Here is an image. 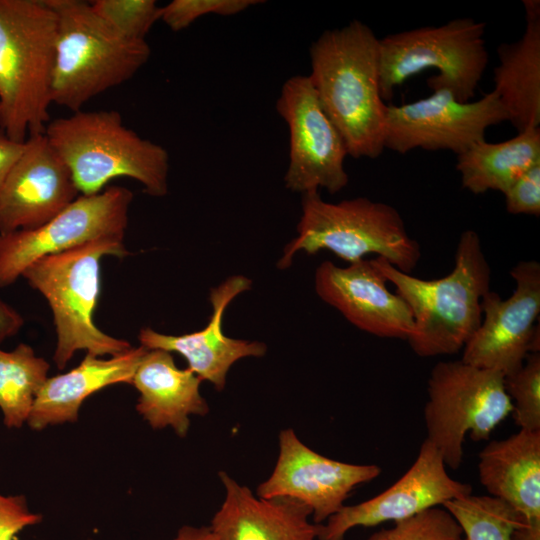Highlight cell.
Wrapping results in <instances>:
<instances>
[{
    "mask_svg": "<svg viewBox=\"0 0 540 540\" xmlns=\"http://www.w3.org/2000/svg\"><path fill=\"white\" fill-rule=\"evenodd\" d=\"M523 5L524 33L498 46L493 90L518 132L540 126V1L524 0Z\"/></svg>",
    "mask_w": 540,
    "mask_h": 540,
    "instance_id": "obj_23",
    "label": "cell"
},
{
    "mask_svg": "<svg viewBox=\"0 0 540 540\" xmlns=\"http://www.w3.org/2000/svg\"><path fill=\"white\" fill-rule=\"evenodd\" d=\"M261 2L258 0H173L161 7L160 20L172 31H181L204 15L230 16Z\"/></svg>",
    "mask_w": 540,
    "mask_h": 540,
    "instance_id": "obj_30",
    "label": "cell"
},
{
    "mask_svg": "<svg viewBox=\"0 0 540 540\" xmlns=\"http://www.w3.org/2000/svg\"><path fill=\"white\" fill-rule=\"evenodd\" d=\"M507 113L494 91L461 102L446 89L403 105H387L384 146L404 154L413 149L449 150L459 155L485 139L486 130Z\"/></svg>",
    "mask_w": 540,
    "mask_h": 540,
    "instance_id": "obj_11",
    "label": "cell"
},
{
    "mask_svg": "<svg viewBox=\"0 0 540 540\" xmlns=\"http://www.w3.org/2000/svg\"><path fill=\"white\" fill-rule=\"evenodd\" d=\"M301 208L298 235L277 264L281 270L301 250L308 255L328 250L349 264L376 254L408 274L420 260L419 243L408 234L398 210L387 203L366 197L330 203L316 190L302 194Z\"/></svg>",
    "mask_w": 540,
    "mask_h": 540,
    "instance_id": "obj_7",
    "label": "cell"
},
{
    "mask_svg": "<svg viewBox=\"0 0 540 540\" xmlns=\"http://www.w3.org/2000/svg\"><path fill=\"white\" fill-rule=\"evenodd\" d=\"M56 34L47 0H0V129L14 141L51 121Z\"/></svg>",
    "mask_w": 540,
    "mask_h": 540,
    "instance_id": "obj_4",
    "label": "cell"
},
{
    "mask_svg": "<svg viewBox=\"0 0 540 540\" xmlns=\"http://www.w3.org/2000/svg\"><path fill=\"white\" fill-rule=\"evenodd\" d=\"M201 382L189 368H178L170 352L147 349L131 382L139 392L136 409L153 429L171 427L184 438L189 417L209 412L200 393Z\"/></svg>",
    "mask_w": 540,
    "mask_h": 540,
    "instance_id": "obj_20",
    "label": "cell"
},
{
    "mask_svg": "<svg viewBox=\"0 0 540 540\" xmlns=\"http://www.w3.org/2000/svg\"><path fill=\"white\" fill-rule=\"evenodd\" d=\"M427 394L426 439L454 470L462 463L466 435L473 441L488 440L513 410L500 372L462 360L438 362L430 372Z\"/></svg>",
    "mask_w": 540,
    "mask_h": 540,
    "instance_id": "obj_9",
    "label": "cell"
},
{
    "mask_svg": "<svg viewBox=\"0 0 540 540\" xmlns=\"http://www.w3.org/2000/svg\"><path fill=\"white\" fill-rule=\"evenodd\" d=\"M24 149V142L12 140L0 129V189Z\"/></svg>",
    "mask_w": 540,
    "mask_h": 540,
    "instance_id": "obj_33",
    "label": "cell"
},
{
    "mask_svg": "<svg viewBox=\"0 0 540 540\" xmlns=\"http://www.w3.org/2000/svg\"><path fill=\"white\" fill-rule=\"evenodd\" d=\"M463 532L453 516L443 507L428 509L411 518L381 529L367 540H463Z\"/></svg>",
    "mask_w": 540,
    "mask_h": 540,
    "instance_id": "obj_29",
    "label": "cell"
},
{
    "mask_svg": "<svg viewBox=\"0 0 540 540\" xmlns=\"http://www.w3.org/2000/svg\"><path fill=\"white\" fill-rule=\"evenodd\" d=\"M251 285V280L245 276L228 277L210 291L212 314L203 329L183 335H167L144 327L138 335L140 346L180 354L187 361L188 368L202 381L206 380L217 391H222L227 373L236 361L246 357H262L267 351L263 342L228 337L222 328L228 305L236 296L249 290Z\"/></svg>",
    "mask_w": 540,
    "mask_h": 540,
    "instance_id": "obj_18",
    "label": "cell"
},
{
    "mask_svg": "<svg viewBox=\"0 0 540 540\" xmlns=\"http://www.w3.org/2000/svg\"><path fill=\"white\" fill-rule=\"evenodd\" d=\"M49 368V363L25 343L12 351L0 349V409L8 428L27 422Z\"/></svg>",
    "mask_w": 540,
    "mask_h": 540,
    "instance_id": "obj_25",
    "label": "cell"
},
{
    "mask_svg": "<svg viewBox=\"0 0 540 540\" xmlns=\"http://www.w3.org/2000/svg\"><path fill=\"white\" fill-rule=\"evenodd\" d=\"M504 384L516 425L540 431V353L529 354L518 371L504 377Z\"/></svg>",
    "mask_w": 540,
    "mask_h": 540,
    "instance_id": "obj_27",
    "label": "cell"
},
{
    "mask_svg": "<svg viewBox=\"0 0 540 540\" xmlns=\"http://www.w3.org/2000/svg\"><path fill=\"white\" fill-rule=\"evenodd\" d=\"M90 3L113 29L134 41H146V35L161 16V7L155 0H96Z\"/></svg>",
    "mask_w": 540,
    "mask_h": 540,
    "instance_id": "obj_28",
    "label": "cell"
},
{
    "mask_svg": "<svg viewBox=\"0 0 540 540\" xmlns=\"http://www.w3.org/2000/svg\"><path fill=\"white\" fill-rule=\"evenodd\" d=\"M278 442L275 467L256 495L299 502L311 510L315 524L326 522L344 506L353 489L381 473L375 464H351L323 456L305 445L292 429L282 430Z\"/></svg>",
    "mask_w": 540,
    "mask_h": 540,
    "instance_id": "obj_14",
    "label": "cell"
},
{
    "mask_svg": "<svg viewBox=\"0 0 540 540\" xmlns=\"http://www.w3.org/2000/svg\"><path fill=\"white\" fill-rule=\"evenodd\" d=\"M540 163V126H532L508 140L485 139L457 155L462 186L474 194H502L527 170Z\"/></svg>",
    "mask_w": 540,
    "mask_h": 540,
    "instance_id": "obj_24",
    "label": "cell"
},
{
    "mask_svg": "<svg viewBox=\"0 0 540 540\" xmlns=\"http://www.w3.org/2000/svg\"><path fill=\"white\" fill-rule=\"evenodd\" d=\"M308 75L348 155L377 158L385 138L379 39L359 20L324 31L310 47Z\"/></svg>",
    "mask_w": 540,
    "mask_h": 540,
    "instance_id": "obj_1",
    "label": "cell"
},
{
    "mask_svg": "<svg viewBox=\"0 0 540 540\" xmlns=\"http://www.w3.org/2000/svg\"><path fill=\"white\" fill-rule=\"evenodd\" d=\"M472 493L470 484L451 478L438 449L423 441L412 466L388 489L355 505H344L318 524V540H344L355 527L399 522Z\"/></svg>",
    "mask_w": 540,
    "mask_h": 540,
    "instance_id": "obj_15",
    "label": "cell"
},
{
    "mask_svg": "<svg viewBox=\"0 0 540 540\" xmlns=\"http://www.w3.org/2000/svg\"><path fill=\"white\" fill-rule=\"evenodd\" d=\"M225 498L210 528L218 540H315L311 510L292 499L254 495L226 472H219Z\"/></svg>",
    "mask_w": 540,
    "mask_h": 540,
    "instance_id": "obj_19",
    "label": "cell"
},
{
    "mask_svg": "<svg viewBox=\"0 0 540 540\" xmlns=\"http://www.w3.org/2000/svg\"><path fill=\"white\" fill-rule=\"evenodd\" d=\"M463 540H465V538H463Z\"/></svg>",
    "mask_w": 540,
    "mask_h": 540,
    "instance_id": "obj_36",
    "label": "cell"
},
{
    "mask_svg": "<svg viewBox=\"0 0 540 540\" xmlns=\"http://www.w3.org/2000/svg\"><path fill=\"white\" fill-rule=\"evenodd\" d=\"M129 252L122 238H99L29 265L22 276L47 300L56 331L54 362L64 369L75 352L94 356H117L129 351L127 340L112 337L94 322L101 289V260L125 257Z\"/></svg>",
    "mask_w": 540,
    "mask_h": 540,
    "instance_id": "obj_6",
    "label": "cell"
},
{
    "mask_svg": "<svg viewBox=\"0 0 540 540\" xmlns=\"http://www.w3.org/2000/svg\"><path fill=\"white\" fill-rule=\"evenodd\" d=\"M146 351L143 346L132 347L108 359L87 353L75 368L48 377L35 398L28 425L40 431L50 425L76 422L82 403L90 395L110 385L131 384Z\"/></svg>",
    "mask_w": 540,
    "mask_h": 540,
    "instance_id": "obj_21",
    "label": "cell"
},
{
    "mask_svg": "<svg viewBox=\"0 0 540 540\" xmlns=\"http://www.w3.org/2000/svg\"><path fill=\"white\" fill-rule=\"evenodd\" d=\"M41 519L40 515L31 512L23 495L0 494V540H13L18 532Z\"/></svg>",
    "mask_w": 540,
    "mask_h": 540,
    "instance_id": "obj_32",
    "label": "cell"
},
{
    "mask_svg": "<svg viewBox=\"0 0 540 540\" xmlns=\"http://www.w3.org/2000/svg\"><path fill=\"white\" fill-rule=\"evenodd\" d=\"M484 33L485 23L457 18L379 39L383 100L413 75L435 68L439 74L427 80L432 91L446 89L461 102L471 101L489 62Z\"/></svg>",
    "mask_w": 540,
    "mask_h": 540,
    "instance_id": "obj_8",
    "label": "cell"
},
{
    "mask_svg": "<svg viewBox=\"0 0 540 540\" xmlns=\"http://www.w3.org/2000/svg\"><path fill=\"white\" fill-rule=\"evenodd\" d=\"M276 110L290 134L286 188L302 194L320 188L330 193L344 189L349 181L344 168L347 149L308 76L296 75L286 80Z\"/></svg>",
    "mask_w": 540,
    "mask_h": 540,
    "instance_id": "obj_13",
    "label": "cell"
},
{
    "mask_svg": "<svg viewBox=\"0 0 540 540\" xmlns=\"http://www.w3.org/2000/svg\"><path fill=\"white\" fill-rule=\"evenodd\" d=\"M44 134L80 195L97 194L119 177L141 183L152 197L168 193L167 150L126 127L116 110L72 112L51 120Z\"/></svg>",
    "mask_w": 540,
    "mask_h": 540,
    "instance_id": "obj_3",
    "label": "cell"
},
{
    "mask_svg": "<svg viewBox=\"0 0 540 540\" xmlns=\"http://www.w3.org/2000/svg\"><path fill=\"white\" fill-rule=\"evenodd\" d=\"M172 540H218L210 526L185 525L179 528Z\"/></svg>",
    "mask_w": 540,
    "mask_h": 540,
    "instance_id": "obj_35",
    "label": "cell"
},
{
    "mask_svg": "<svg viewBox=\"0 0 540 540\" xmlns=\"http://www.w3.org/2000/svg\"><path fill=\"white\" fill-rule=\"evenodd\" d=\"M479 480L530 525H540V431L520 429L479 453Z\"/></svg>",
    "mask_w": 540,
    "mask_h": 540,
    "instance_id": "obj_22",
    "label": "cell"
},
{
    "mask_svg": "<svg viewBox=\"0 0 540 540\" xmlns=\"http://www.w3.org/2000/svg\"><path fill=\"white\" fill-rule=\"evenodd\" d=\"M373 261L412 312L414 331L407 341L415 354L427 358L463 349L481 323V301L491 282V268L474 230L461 234L454 267L439 279L414 277L380 257Z\"/></svg>",
    "mask_w": 540,
    "mask_h": 540,
    "instance_id": "obj_2",
    "label": "cell"
},
{
    "mask_svg": "<svg viewBox=\"0 0 540 540\" xmlns=\"http://www.w3.org/2000/svg\"><path fill=\"white\" fill-rule=\"evenodd\" d=\"M510 275L516 283L513 294L502 299L489 290L482 298V320L463 347L461 360L469 365L495 370L504 377L518 371L531 353H539L540 263L518 262Z\"/></svg>",
    "mask_w": 540,
    "mask_h": 540,
    "instance_id": "obj_12",
    "label": "cell"
},
{
    "mask_svg": "<svg viewBox=\"0 0 540 540\" xmlns=\"http://www.w3.org/2000/svg\"><path fill=\"white\" fill-rule=\"evenodd\" d=\"M57 17L51 101L72 112L128 80L148 62L147 41L130 40L90 2L47 0Z\"/></svg>",
    "mask_w": 540,
    "mask_h": 540,
    "instance_id": "obj_5",
    "label": "cell"
},
{
    "mask_svg": "<svg viewBox=\"0 0 540 540\" xmlns=\"http://www.w3.org/2000/svg\"><path fill=\"white\" fill-rule=\"evenodd\" d=\"M387 282L373 259L347 267L324 261L315 272L317 295L355 327L381 338L407 340L414 331L412 312Z\"/></svg>",
    "mask_w": 540,
    "mask_h": 540,
    "instance_id": "obj_17",
    "label": "cell"
},
{
    "mask_svg": "<svg viewBox=\"0 0 540 540\" xmlns=\"http://www.w3.org/2000/svg\"><path fill=\"white\" fill-rule=\"evenodd\" d=\"M133 193L109 186L94 195H79L44 224L0 233V288L12 285L38 259L99 238H122Z\"/></svg>",
    "mask_w": 540,
    "mask_h": 540,
    "instance_id": "obj_10",
    "label": "cell"
},
{
    "mask_svg": "<svg viewBox=\"0 0 540 540\" xmlns=\"http://www.w3.org/2000/svg\"><path fill=\"white\" fill-rule=\"evenodd\" d=\"M24 324L23 317L0 299V344L16 335Z\"/></svg>",
    "mask_w": 540,
    "mask_h": 540,
    "instance_id": "obj_34",
    "label": "cell"
},
{
    "mask_svg": "<svg viewBox=\"0 0 540 540\" xmlns=\"http://www.w3.org/2000/svg\"><path fill=\"white\" fill-rule=\"evenodd\" d=\"M457 521L465 540H511L522 516L504 501L472 493L442 505Z\"/></svg>",
    "mask_w": 540,
    "mask_h": 540,
    "instance_id": "obj_26",
    "label": "cell"
},
{
    "mask_svg": "<svg viewBox=\"0 0 540 540\" xmlns=\"http://www.w3.org/2000/svg\"><path fill=\"white\" fill-rule=\"evenodd\" d=\"M79 195L46 135H31L0 189V233L36 228Z\"/></svg>",
    "mask_w": 540,
    "mask_h": 540,
    "instance_id": "obj_16",
    "label": "cell"
},
{
    "mask_svg": "<svg viewBox=\"0 0 540 540\" xmlns=\"http://www.w3.org/2000/svg\"><path fill=\"white\" fill-rule=\"evenodd\" d=\"M510 214L540 215V163L522 174L504 193Z\"/></svg>",
    "mask_w": 540,
    "mask_h": 540,
    "instance_id": "obj_31",
    "label": "cell"
}]
</instances>
